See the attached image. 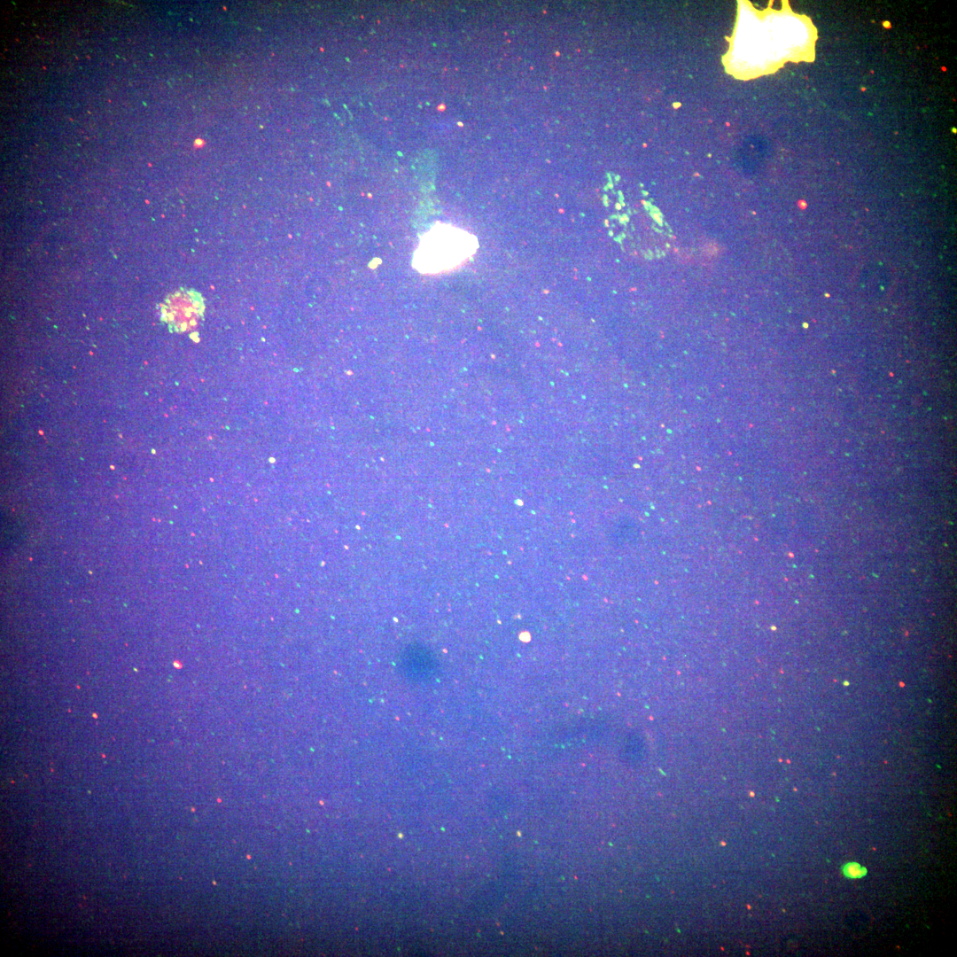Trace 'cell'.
<instances>
[{"label":"cell","instance_id":"6da1fadb","mask_svg":"<svg viewBox=\"0 0 957 957\" xmlns=\"http://www.w3.org/2000/svg\"><path fill=\"white\" fill-rule=\"evenodd\" d=\"M477 248V238L466 230L437 223L421 237L412 265L423 274L447 272L465 262Z\"/></svg>","mask_w":957,"mask_h":957},{"label":"cell","instance_id":"7a4b0ae2","mask_svg":"<svg viewBox=\"0 0 957 957\" xmlns=\"http://www.w3.org/2000/svg\"><path fill=\"white\" fill-rule=\"evenodd\" d=\"M204 312V302L195 292H178L166 301L163 316L176 331L196 325Z\"/></svg>","mask_w":957,"mask_h":957},{"label":"cell","instance_id":"3957f363","mask_svg":"<svg viewBox=\"0 0 957 957\" xmlns=\"http://www.w3.org/2000/svg\"><path fill=\"white\" fill-rule=\"evenodd\" d=\"M842 871L848 878H860L867 874V869L857 862L845 863L842 868Z\"/></svg>","mask_w":957,"mask_h":957}]
</instances>
